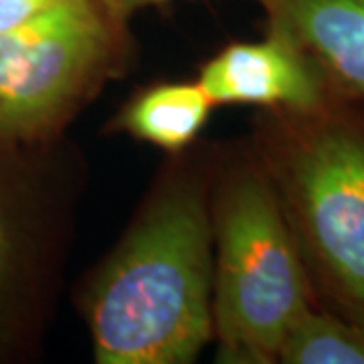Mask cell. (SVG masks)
<instances>
[{"label":"cell","instance_id":"1","mask_svg":"<svg viewBox=\"0 0 364 364\" xmlns=\"http://www.w3.org/2000/svg\"><path fill=\"white\" fill-rule=\"evenodd\" d=\"M219 142L170 154L75 291L97 364H191L213 344L210 188Z\"/></svg>","mask_w":364,"mask_h":364},{"label":"cell","instance_id":"2","mask_svg":"<svg viewBox=\"0 0 364 364\" xmlns=\"http://www.w3.org/2000/svg\"><path fill=\"white\" fill-rule=\"evenodd\" d=\"M316 304L364 328V104L257 109L247 134Z\"/></svg>","mask_w":364,"mask_h":364},{"label":"cell","instance_id":"3","mask_svg":"<svg viewBox=\"0 0 364 364\" xmlns=\"http://www.w3.org/2000/svg\"><path fill=\"white\" fill-rule=\"evenodd\" d=\"M217 363L275 364L286 330L316 304L272 184L247 140L221 144L210 188Z\"/></svg>","mask_w":364,"mask_h":364},{"label":"cell","instance_id":"4","mask_svg":"<svg viewBox=\"0 0 364 364\" xmlns=\"http://www.w3.org/2000/svg\"><path fill=\"white\" fill-rule=\"evenodd\" d=\"M87 160L69 136L0 138V364H25L51 330Z\"/></svg>","mask_w":364,"mask_h":364},{"label":"cell","instance_id":"5","mask_svg":"<svg viewBox=\"0 0 364 364\" xmlns=\"http://www.w3.org/2000/svg\"><path fill=\"white\" fill-rule=\"evenodd\" d=\"M136 61L130 23L102 0H65L0 33V138L47 142Z\"/></svg>","mask_w":364,"mask_h":364},{"label":"cell","instance_id":"6","mask_svg":"<svg viewBox=\"0 0 364 364\" xmlns=\"http://www.w3.org/2000/svg\"><path fill=\"white\" fill-rule=\"evenodd\" d=\"M196 81L217 105L306 109L336 95L296 41L265 25L259 41H231L198 67Z\"/></svg>","mask_w":364,"mask_h":364},{"label":"cell","instance_id":"7","mask_svg":"<svg viewBox=\"0 0 364 364\" xmlns=\"http://www.w3.org/2000/svg\"><path fill=\"white\" fill-rule=\"evenodd\" d=\"M322 69L332 91L364 104V0H255Z\"/></svg>","mask_w":364,"mask_h":364},{"label":"cell","instance_id":"8","mask_svg":"<svg viewBox=\"0 0 364 364\" xmlns=\"http://www.w3.org/2000/svg\"><path fill=\"white\" fill-rule=\"evenodd\" d=\"M215 107L196 79H162L134 91L105 132L150 144L170 156L200 140Z\"/></svg>","mask_w":364,"mask_h":364},{"label":"cell","instance_id":"9","mask_svg":"<svg viewBox=\"0 0 364 364\" xmlns=\"http://www.w3.org/2000/svg\"><path fill=\"white\" fill-rule=\"evenodd\" d=\"M275 363L364 364V328L314 304L286 330Z\"/></svg>","mask_w":364,"mask_h":364},{"label":"cell","instance_id":"10","mask_svg":"<svg viewBox=\"0 0 364 364\" xmlns=\"http://www.w3.org/2000/svg\"><path fill=\"white\" fill-rule=\"evenodd\" d=\"M65 0H0V33L49 11Z\"/></svg>","mask_w":364,"mask_h":364},{"label":"cell","instance_id":"11","mask_svg":"<svg viewBox=\"0 0 364 364\" xmlns=\"http://www.w3.org/2000/svg\"><path fill=\"white\" fill-rule=\"evenodd\" d=\"M168 2H176V0H102V4L109 13L116 14L122 21H128V23L134 18V14H138L144 9L168 4Z\"/></svg>","mask_w":364,"mask_h":364}]
</instances>
